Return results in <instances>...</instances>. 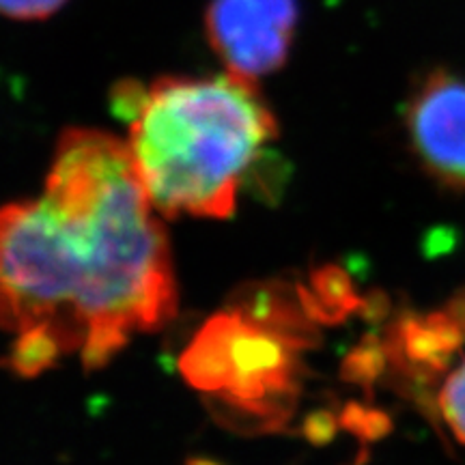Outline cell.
Listing matches in <instances>:
<instances>
[{
	"instance_id": "6da1fadb",
	"label": "cell",
	"mask_w": 465,
	"mask_h": 465,
	"mask_svg": "<svg viewBox=\"0 0 465 465\" xmlns=\"http://www.w3.org/2000/svg\"><path fill=\"white\" fill-rule=\"evenodd\" d=\"M130 147L91 127L63 132L37 201L0 207V328L33 377L80 353L100 369L132 336L174 317L171 246Z\"/></svg>"
},
{
	"instance_id": "7a4b0ae2",
	"label": "cell",
	"mask_w": 465,
	"mask_h": 465,
	"mask_svg": "<svg viewBox=\"0 0 465 465\" xmlns=\"http://www.w3.org/2000/svg\"><path fill=\"white\" fill-rule=\"evenodd\" d=\"M113 110L130 130L138 177L166 218L232 216L243 174L278 136L257 84L229 72L121 83Z\"/></svg>"
},
{
	"instance_id": "3957f363",
	"label": "cell",
	"mask_w": 465,
	"mask_h": 465,
	"mask_svg": "<svg viewBox=\"0 0 465 465\" xmlns=\"http://www.w3.org/2000/svg\"><path fill=\"white\" fill-rule=\"evenodd\" d=\"M272 312L231 311L213 317L182 360L192 386L223 394L237 410L276 411L293 388L295 315L284 295L265 293Z\"/></svg>"
},
{
	"instance_id": "277c9868",
	"label": "cell",
	"mask_w": 465,
	"mask_h": 465,
	"mask_svg": "<svg viewBox=\"0 0 465 465\" xmlns=\"http://www.w3.org/2000/svg\"><path fill=\"white\" fill-rule=\"evenodd\" d=\"M298 15V0H212L207 42L229 74L257 83L284 65Z\"/></svg>"
},
{
	"instance_id": "5b68a950",
	"label": "cell",
	"mask_w": 465,
	"mask_h": 465,
	"mask_svg": "<svg viewBox=\"0 0 465 465\" xmlns=\"http://www.w3.org/2000/svg\"><path fill=\"white\" fill-rule=\"evenodd\" d=\"M405 127L424 171L465 192V75L449 69L424 74L407 100Z\"/></svg>"
},
{
	"instance_id": "8992f818",
	"label": "cell",
	"mask_w": 465,
	"mask_h": 465,
	"mask_svg": "<svg viewBox=\"0 0 465 465\" xmlns=\"http://www.w3.org/2000/svg\"><path fill=\"white\" fill-rule=\"evenodd\" d=\"M465 341V300L446 311L407 317L394 330L391 349L401 369L411 377L429 380L449 369Z\"/></svg>"
},
{
	"instance_id": "52a82bcc",
	"label": "cell",
	"mask_w": 465,
	"mask_h": 465,
	"mask_svg": "<svg viewBox=\"0 0 465 465\" xmlns=\"http://www.w3.org/2000/svg\"><path fill=\"white\" fill-rule=\"evenodd\" d=\"M435 407L452 438L465 446V360L444 377Z\"/></svg>"
},
{
	"instance_id": "ba28073f",
	"label": "cell",
	"mask_w": 465,
	"mask_h": 465,
	"mask_svg": "<svg viewBox=\"0 0 465 465\" xmlns=\"http://www.w3.org/2000/svg\"><path fill=\"white\" fill-rule=\"evenodd\" d=\"M65 3L67 0H0V14L14 20H44Z\"/></svg>"
}]
</instances>
